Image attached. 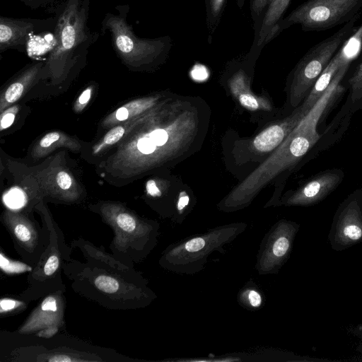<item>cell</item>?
Here are the masks:
<instances>
[{
    "mask_svg": "<svg viewBox=\"0 0 362 362\" xmlns=\"http://www.w3.org/2000/svg\"><path fill=\"white\" fill-rule=\"evenodd\" d=\"M63 274L78 295L110 310H131L146 306L152 292L134 268L122 269L95 259L64 262Z\"/></svg>",
    "mask_w": 362,
    "mask_h": 362,
    "instance_id": "cell-1",
    "label": "cell"
},
{
    "mask_svg": "<svg viewBox=\"0 0 362 362\" xmlns=\"http://www.w3.org/2000/svg\"><path fill=\"white\" fill-rule=\"evenodd\" d=\"M45 11L56 19L55 44L45 62L41 78L58 83L85 60L99 33L88 26L90 0H51Z\"/></svg>",
    "mask_w": 362,
    "mask_h": 362,
    "instance_id": "cell-2",
    "label": "cell"
},
{
    "mask_svg": "<svg viewBox=\"0 0 362 362\" xmlns=\"http://www.w3.org/2000/svg\"><path fill=\"white\" fill-rule=\"evenodd\" d=\"M15 337L5 336L6 351L3 361H48V362H86V361H132L112 351H107L98 346L90 345L81 340L57 334L45 338L44 343L41 337L30 334L34 339V343H27L18 335L12 333Z\"/></svg>",
    "mask_w": 362,
    "mask_h": 362,
    "instance_id": "cell-3",
    "label": "cell"
},
{
    "mask_svg": "<svg viewBox=\"0 0 362 362\" xmlns=\"http://www.w3.org/2000/svg\"><path fill=\"white\" fill-rule=\"evenodd\" d=\"M115 9L116 13L105 15L100 30L103 35L110 33L112 47L121 62L131 70L145 69L162 62L172 48L171 37H139L127 21L129 6L117 5Z\"/></svg>",
    "mask_w": 362,
    "mask_h": 362,
    "instance_id": "cell-4",
    "label": "cell"
},
{
    "mask_svg": "<svg viewBox=\"0 0 362 362\" xmlns=\"http://www.w3.org/2000/svg\"><path fill=\"white\" fill-rule=\"evenodd\" d=\"M114 233L111 253L127 265L141 262L151 250L156 229L124 204L100 202L90 207Z\"/></svg>",
    "mask_w": 362,
    "mask_h": 362,
    "instance_id": "cell-5",
    "label": "cell"
},
{
    "mask_svg": "<svg viewBox=\"0 0 362 362\" xmlns=\"http://www.w3.org/2000/svg\"><path fill=\"white\" fill-rule=\"evenodd\" d=\"M34 209L40 215L42 221L47 225L50 240L39 261L28 274V286L17 295L28 303L59 291H66L62 279L63 264L64 262L73 259L71 254L74 250L66 243L62 230L53 219L45 203L40 202Z\"/></svg>",
    "mask_w": 362,
    "mask_h": 362,
    "instance_id": "cell-6",
    "label": "cell"
},
{
    "mask_svg": "<svg viewBox=\"0 0 362 362\" xmlns=\"http://www.w3.org/2000/svg\"><path fill=\"white\" fill-rule=\"evenodd\" d=\"M361 6L362 0H308L279 21L276 35L294 24L304 31L330 29L350 21Z\"/></svg>",
    "mask_w": 362,
    "mask_h": 362,
    "instance_id": "cell-7",
    "label": "cell"
},
{
    "mask_svg": "<svg viewBox=\"0 0 362 362\" xmlns=\"http://www.w3.org/2000/svg\"><path fill=\"white\" fill-rule=\"evenodd\" d=\"M355 16L332 36L313 47L300 59L293 78V95L296 103L307 97L332 57L345 44L354 30Z\"/></svg>",
    "mask_w": 362,
    "mask_h": 362,
    "instance_id": "cell-8",
    "label": "cell"
},
{
    "mask_svg": "<svg viewBox=\"0 0 362 362\" xmlns=\"http://www.w3.org/2000/svg\"><path fill=\"white\" fill-rule=\"evenodd\" d=\"M31 212L6 209L1 214V222L23 261L34 267L49 245L50 235L47 225L42 221L40 226Z\"/></svg>",
    "mask_w": 362,
    "mask_h": 362,
    "instance_id": "cell-9",
    "label": "cell"
},
{
    "mask_svg": "<svg viewBox=\"0 0 362 362\" xmlns=\"http://www.w3.org/2000/svg\"><path fill=\"white\" fill-rule=\"evenodd\" d=\"M56 19L0 16V53L8 49L24 52L30 40L37 34L54 30Z\"/></svg>",
    "mask_w": 362,
    "mask_h": 362,
    "instance_id": "cell-10",
    "label": "cell"
},
{
    "mask_svg": "<svg viewBox=\"0 0 362 362\" xmlns=\"http://www.w3.org/2000/svg\"><path fill=\"white\" fill-rule=\"evenodd\" d=\"M64 293L59 291L42 298L16 333L30 335L46 329L54 328L59 331L64 329L66 306Z\"/></svg>",
    "mask_w": 362,
    "mask_h": 362,
    "instance_id": "cell-11",
    "label": "cell"
},
{
    "mask_svg": "<svg viewBox=\"0 0 362 362\" xmlns=\"http://www.w3.org/2000/svg\"><path fill=\"white\" fill-rule=\"evenodd\" d=\"M40 184V201L44 196L50 197L57 201L73 203L78 202L82 191L72 173L67 168L53 161L46 168L37 174Z\"/></svg>",
    "mask_w": 362,
    "mask_h": 362,
    "instance_id": "cell-12",
    "label": "cell"
},
{
    "mask_svg": "<svg viewBox=\"0 0 362 362\" xmlns=\"http://www.w3.org/2000/svg\"><path fill=\"white\" fill-rule=\"evenodd\" d=\"M334 221L346 243H354L361 239L362 188L354 190L341 203Z\"/></svg>",
    "mask_w": 362,
    "mask_h": 362,
    "instance_id": "cell-13",
    "label": "cell"
},
{
    "mask_svg": "<svg viewBox=\"0 0 362 362\" xmlns=\"http://www.w3.org/2000/svg\"><path fill=\"white\" fill-rule=\"evenodd\" d=\"M344 173L339 168H332L315 175L304 184L294 197L297 203L316 204L330 194L341 183Z\"/></svg>",
    "mask_w": 362,
    "mask_h": 362,
    "instance_id": "cell-14",
    "label": "cell"
},
{
    "mask_svg": "<svg viewBox=\"0 0 362 362\" xmlns=\"http://www.w3.org/2000/svg\"><path fill=\"white\" fill-rule=\"evenodd\" d=\"M354 56L349 52L346 45L341 47L338 50L317 78L301 106V109L306 115L324 95L337 71L344 65L351 63Z\"/></svg>",
    "mask_w": 362,
    "mask_h": 362,
    "instance_id": "cell-15",
    "label": "cell"
},
{
    "mask_svg": "<svg viewBox=\"0 0 362 362\" xmlns=\"http://www.w3.org/2000/svg\"><path fill=\"white\" fill-rule=\"evenodd\" d=\"M44 65L45 62H35L21 70L1 96V112L18 101L26 90L41 78Z\"/></svg>",
    "mask_w": 362,
    "mask_h": 362,
    "instance_id": "cell-16",
    "label": "cell"
},
{
    "mask_svg": "<svg viewBox=\"0 0 362 362\" xmlns=\"http://www.w3.org/2000/svg\"><path fill=\"white\" fill-rule=\"evenodd\" d=\"M291 0H273L267 8L257 34L255 35L253 48L261 49L276 37V28L287 9Z\"/></svg>",
    "mask_w": 362,
    "mask_h": 362,
    "instance_id": "cell-17",
    "label": "cell"
},
{
    "mask_svg": "<svg viewBox=\"0 0 362 362\" xmlns=\"http://www.w3.org/2000/svg\"><path fill=\"white\" fill-rule=\"evenodd\" d=\"M59 147H65L73 151H78L81 146L76 139L68 134L54 131L45 134L35 144L31 151V156L33 158H41Z\"/></svg>",
    "mask_w": 362,
    "mask_h": 362,
    "instance_id": "cell-18",
    "label": "cell"
},
{
    "mask_svg": "<svg viewBox=\"0 0 362 362\" xmlns=\"http://www.w3.org/2000/svg\"><path fill=\"white\" fill-rule=\"evenodd\" d=\"M153 103L154 99L151 98L131 100L107 115L103 119L102 127L111 128L118 124L139 117L149 109Z\"/></svg>",
    "mask_w": 362,
    "mask_h": 362,
    "instance_id": "cell-19",
    "label": "cell"
},
{
    "mask_svg": "<svg viewBox=\"0 0 362 362\" xmlns=\"http://www.w3.org/2000/svg\"><path fill=\"white\" fill-rule=\"evenodd\" d=\"M144 117L141 115L111 127L104 136L93 146V153L94 155L99 154L122 141L136 127L139 126Z\"/></svg>",
    "mask_w": 362,
    "mask_h": 362,
    "instance_id": "cell-20",
    "label": "cell"
},
{
    "mask_svg": "<svg viewBox=\"0 0 362 362\" xmlns=\"http://www.w3.org/2000/svg\"><path fill=\"white\" fill-rule=\"evenodd\" d=\"M286 129L281 125H273L264 129L255 139L253 144L261 152H268L277 147L284 140Z\"/></svg>",
    "mask_w": 362,
    "mask_h": 362,
    "instance_id": "cell-21",
    "label": "cell"
},
{
    "mask_svg": "<svg viewBox=\"0 0 362 362\" xmlns=\"http://www.w3.org/2000/svg\"><path fill=\"white\" fill-rule=\"evenodd\" d=\"M206 13V25L211 38L217 29L228 0H204Z\"/></svg>",
    "mask_w": 362,
    "mask_h": 362,
    "instance_id": "cell-22",
    "label": "cell"
},
{
    "mask_svg": "<svg viewBox=\"0 0 362 362\" xmlns=\"http://www.w3.org/2000/svg\"><path fill=\"white\" fill-rule=\"evenodd\" d=\"M29 303L21 298L4 297L0 300V315L1 317H6L14 315L23 312Z\"/></svg>",
    "mask_w": 362,
    "mask_h": 362,
    "instance_id": "cell-23",
    "label": "cell"
},
{
    "mask_svg": "<svg viewBox=\"0 0 362 362\" xmlns=\"http://www.w3.org/2000/svg\"><path fill=\"white\" fill-rule=\"evenodd\" d=\"M0 267L2 272L7 274H15L28 272L30 273L33 267L23 261L14 260L8 258L3 252L0 253Z\"/></svg>",
    "mask_w": 362,
    "mask_h": 362,
    "instance_id": "cell-24",
    "label": "cell"
},
{
    "mask_svg": "<svg viewBox=\"0 0 362 362\" xmlns=\"http://www.w3.org/2000/svg\"><path fill=\"white\" fill-rule=\"evenodd\" d=\"M348 82L350 88L349 97L356 106L362 100V62L358 65Z\"/></svg>",
    "mask_w": 362,
    "mask_h": 362,
    "instance_id": "cell-25",
    "label": "cell"
},
{
    "mask_svg": "<svg viewBox=\"0 0 362 362\" xmlns=\"http://www.w3.org/2000/svg\"><path fill=\"white\" fill-rule=\"evenodd\" d=\"M18 112V107L17 105H13L5 110L1 114L0 117V129L3 131L8 128L13 123L16 115Z\"/></svg>",
    "mask_w": 362,
    "mask_h": 362,
    "instance_id": "cell-26",
    "label": "cell"
},
{
    "mask_svg": "<svg viewBox=\"0 0 362 362\" xmlns=\"http://www.w3.org/2000/svg\"><path fill=\"white\" fill-rule=\"evenodd\" d=\"M273 0H251L250 12L254 22L262 14V12L268 8Z\"/></svg>",
    "mask_w": 362,
    "mask_h": 362,
    "instance_id": "cell-27",
    "label": "cell"
},
{
    "mask_svg": "<svg viewBox=\"0 0 362 362\" xmlns=\"http://www.w3.org/2000/svg\"><path fill=\"white\" fill-rule=\"evenodd\" d=\"M93 86L87 87L78 96L74 103V110L77 112H81L89 103L93 92Z\"/></svg>",
    "mask_w": 362,
    "mask_h": 362,
    "instance_id": "cell-28",
    "label": "cell"
},
{
    "mask_svg": "<svg viewBox=\"0 0 362 362\" xmlns=\"http://www.w3.org/2000/svg\"><path fill=\"white\" fill-rule=\"evenodd\" d=\"M289 241L285 237L278 238L273 245V252L276 257L284 256L289 248Z\"/></svg>",
    "mask_w": 362,
    "mask_h": 362,
    "instance_id": "cell-29",
    "label": "cell"
},
{
    "mask_svg": "<svg viewBox=\"0 0 362 362\" xmlns=\"http://www.w3.org/2000/svg\"><path fill=\"white\" fill-rule=\"evenodd\" d=\"M205 245V241L202 238H193L185 244V249L188 252H197L202 250Z\"/></svg>",
    "mask_w": 362,
    "mask_h": 362,
    "instance_id": "cell-30",
    "label": "cell"
},
{
    "mask_svg": "<svg viewBox=\"0 0 362 362\" xmlns=\"http://www.w3.org/2000/svg\"><path fill=\"white\" fill-rule=\"evenodd\" d=\"M240 103L245 107L255 110L259 107V104L256 99L250 95L242 94L239 97Z\"/></svg>",
    "mask_w": 362,
    "mask_h": 362,
    "instance_id": "cell-31",
    "label": "cell"
},
{
    "mask_svg": "<svg viewBox=\"0 0 362 362\" xmlns=\"http://www.w3.org/2000/svg\"><path fill=\"white\" fill-rule=\"evenodd\" d=\"M26 6L32 9L43 8L45 9L49 4L51 0H19Z\"/></svg>",
    "mask_w": 362,
    "mask_h": 362,
    "instance_id": "cell-32",
    "label": "cell"
},
{
    "mask_svg": "<svg viewBox=\"0 0 362 362\" xmlns=\"http://www.w3.org/2000/svg\"><path fill=\"white\" fill-rule=\"evenodd\" d=\"M146 189L148 194L152 197H158L161 194L159 188L153 180H150L146 182Z\"/></svg>",
    "mask_w": 362,
    "mask_h": 362,
    "instance_id": "cell-33",
    "label": "cell"
},
{
    "mask_svg": "<svg viewBox=\"0 0 362 362\" xmlns=\"http://www.w3.org/2000/svg\"><path fill=\"white\" fill-rule=\"evenodd\" d=\"M250 303L253 307H258L262 303V298L259 293L255 291H250L248 294Z\"/></svg>",
    "mask_w": 362,
    "mask_h": 362,
    "instance_id": "cell-34",
    "label": "cell"
},
{
    "mask_svg": "<svg viewBox=\"0 0 362 362\" xmlns=\"http://www.w3.org/2000/svg\"><path fill=\"white\" fill-rule=\"evenodd\" d=\"M189 202V197L185 193H180L179 201L177 202V209L181 211L183 209Z\"/></svg>",
    "mask_w": 362,
    "mask_h": 362,
    "instance_id": "cell-35",
    "label": "cell"
},
{
    "mask_svg": "<svg viewBox=\"0 0 362 362\" xmlns=\"http://www.w3.org/2000/svg\"><path fill=\"white\" fill-rule=\"evenodd\" d=\"M245 0H236L237 6L239 8H242L244 6Z\"/></svg>",
    "mask_w": 362,
    "mask_h": 362,
    "instance_id": "cell-36",
    "label": "cell"
},
{
    "mask_svg": "<svg viewBox=\"0 0 362 362\" xmlns=\"http://www.w3.org/2000/svg\"><path fill=\"white\" fill-rule=\"evenodd\" d=\"M361 107H362V100H361Z\"/></svg>",
    "mask_w": 362,
    "mask_h": 362,
    "instance_id": "cell-37",
    "label": "cell"
}]
</instances>
